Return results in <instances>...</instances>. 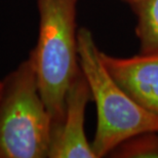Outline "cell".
Returning <instances> with one entry per match:
<instances>
[{
    "instance_id": "obj_1",
    "label": "cell",
    "mask_w": 158,
    "mask_h": 158,
    "mask_svg": "<svg viewBox=\"0 0 158 158\" xmlns=\"http://www.w3.org/2000/svg\"><path fill=\"white\" fill-rule=\"evenodd\" d=\"M78 0H37L39 32L29 59L39 91L52 118H64L66 97L80 72L76 26Z\"/></svg>"
},
{
    "instance_id": "obj_2",
    "label": "cell",
    "mask_w": 158,
    "mask_h": 158,
    "mask_svg": "<svg viewBox=\"0 0 158 158\" xmlns=\"http://www.w3.org/2000/svg\"><path fill=\"white\" fill-rule=\"evenodd\" d=\"M78 56L97 107V131L91 143L97 158L110 154L135 135L158 131V115L139 105L117 83L106 68L87 28L78 30Z\"/></svg>"
},
{
    "instance_id": "obj_3",
    "label": "cell",
    "mask_w": 158,
    "mask_h": 158,
    "mask_svg": "<svg viewBox=\"0 0 158 158\" xmlns=\"http://www.w3.org/2000/svg\"><path fill=\"white\" fill-rule=\"evenodd\" d=\"M52 118L41 98L31 60L3 80L0 98V158H45Z\"/></svg>"
},
{
    "instance_id": "obj_4",
    "label": "cell",
    "mask_w": 158,
    "mask_h": 158,
    "mask_svg": "<svg viewBox=\"0 0 158 158\" xmlns=\"http://www.w3.org/2000/svg\"><path fill=\"white\" fill-rule=\"evenodd\" d=\"M81 70V69H80ZM91 99L87 81L80 71L66 97L64 118L52 126L49 158H97L85 135V110Z\"/></svg>"
},
{
    "instance_id": "obj_5",
    "label": "cell",
    "mask_w": 158,
    "mask_h": 158,
    "mask_svg": "<svg viewBox=\"0 0 158 158\" xmlns=\"http://www.w3.org/2000/svg\"><path fill=\"white\" fill-rule=\"evenodd\" d=\"M101 56L117 83L139 105L158 115V52L131 58Z\"/></svg>"
},
{
    "instance_id": "obj_6",
    "label": "cell",
    "mask_w": 158,
    "mask_h": 158,
    "mask_svg": "<svg viewBox=\"0 0 158 158\" xmlns=\"http://www.w3.org/2000/svg\"><path fill=\"white\" fill-rule=\"evenodd\" d=\"M137 14V35L142 53L158 52V0H137L131 4Z\"/></svg>"
},
{
    "instance_id": "obj_7",
    "label": "cell",
    "mask_w": 158,
    "mask_h": 158,
    "mask_svg": "<svg viewBox=\"0 0 158 158\" xmlns=\"http://www.w3.org/2000/svg\"><path fill=\"white\" fill-rule=\"evenodd\" d=\"M110 154L118 158H158V131L144 132L128 139Z\"/></svg>"
},
{
    "instance_id": "obj_8",
    "label": "cell",
    "mask_w": 158,
    "mask_h": 158,
    "mask_svg": "<svg viewBox=\"0 0 158 158\" xmlns=\"http://www.w3.org/2000/svg\"><path fill=\"white\" fill-rule=\"evenodd\" d=\"M2 89H3V80H0V98H1Z\"/></svg>"
},
{
    "instance_id": "obj_9",
    "label": "cell",
    "mask_w": 158,
    "mask_h": 158,
    "mask_svg": "<svg viewBox=\"0 0 158 158\" xmlns=\"http://www.w3.org/2000/svg\"><path fill=\"white\" fill-rule=\"evenodd\" d=\"M126 1H128L129 3H131V4H132V3L135 2V1H137V0H126Z\"/></svg>"
}]
</instances>
